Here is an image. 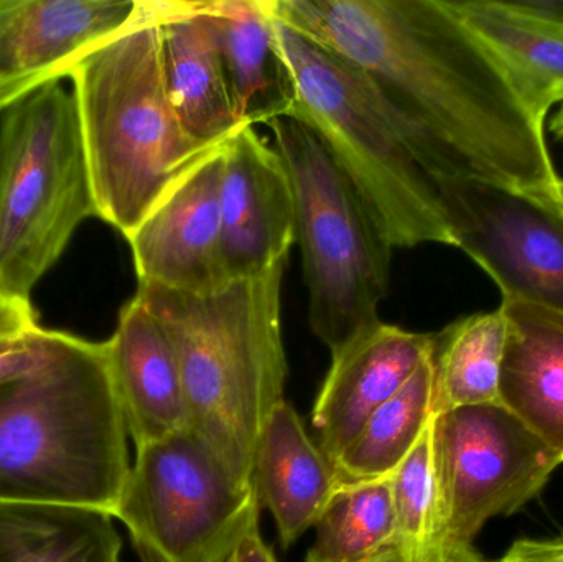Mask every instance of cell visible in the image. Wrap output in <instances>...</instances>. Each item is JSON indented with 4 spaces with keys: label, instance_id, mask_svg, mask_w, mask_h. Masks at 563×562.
Instances as JSON below:
<instances>
[{
    "label": "cell",
    "instance_id": "5b68a950",
    "mask_svg": "<svg viewBox=\"0 0 563 562\" xmlns=\"http://www.w3.org/2000/svg\"><path fill=\"white\" fill-rule=\"evenodd\" d=\"M303 122L347 175L393 247L453 246L432 177L442 164L422 132L353 63L274 19Z\"/></svg>",
    "mask_w": 563,
    "mask_h": 562
},
{
    "label": "cell",
    "instance_id": "4dcf8cb0",
    "mask_svg": "<svg viewBox=\"0 0 563 562\" xmlns=\"http://www.w3.org/2000/svg\"><path fill=\"white\" fill-rule=\"evenodd\" d=\"M551 129L555 137L563 142V104L562 108L555 112L554 118H552Z\"/></svg>",
    "mask_w": 563,
    "mask_h": 562
},
{
    "label": "cell",
    "instance_id": "8fae6325",
    "mask_svg": "<svg viewBox=\"0 0 563 562\" xmlns=\"http://www.w3.org/2000/svg\"><path fill=\"white\" fill-rule=\"evenodd\" d=\"M139 0H0V112L66 78Z\"/></svg>",
    "mask_w": 563,
    "mask_h": 562
},
{
    "label": "cell",
    "instance_id": "9c48e42d",
    "mask_svg": "<svg viewBox=\"0 0 563 562\" xmlns=\"http://www.w3.org/2000/svg\"><path fill=\"white\" fill-rule=\"evenodd\" d=\"M433 455L450 550L473 548L489 520L525 508L562 464L501 405L435 415Z\"/></svg>",
    "mask_w": 563,
    "mask_h": 562
},
{
    "label": "cell",
    "instance_id": "8992f818",
    "mask_svg": "<svg viewBox=\"0 0 563 562\" xmlns=\"http://www.w3.org/2000/svg\"><path fill=\"white\" fill-rule=\"evenodd\" d=\"M267 125L294 188L308 323L333 355L379 322L394 247L353 181L303 122L280 118Z\"/></svg>",
    "mask_w": 563,
    "mask_h": 562
},
{
    "label": "cell",
    "instance_id": "4fadbf2b",
    "mask_svg": "<svg viewBox=\"0 0 563 562\" xmlns=\"http://www.w3.org/2000/svg\"><path fill=\"white\" fill-rule=\"evenodd\" d=\"M223 151L185 178L128 238L139 284L198 296L228 284L221 264Z\"/></svg>",
    "mask_w": 563,
    "mask_h": 562
},
{
    "label": "cell",
    "instance_id": "52a82bcc",
    "mask_svg": "<svg viewBox=\"0 0 563 562\" xmlns=\"http://www.w3.org/2000/svg\"><path fill=\"white\" fill-rule=\"evenodd\" d=\"M95 198L71 92L45 86L0 122V290L30 299Z\"/></svg>",
    "mask_w": 563,
    "mask_h": 562
},
{
    "label": "cell",
    "instance_id": "ac0fdd59",
    "mask_svg": "<svg viewBox=\"0 0 563 562\" xmlns=\"http://www.w3.org/2000/svg\"><path fill=\"white\" fill-rule=\"evenodd\" d=\"M168 96L187 131L223 145L241 128L234 114L208 0H168L162 22Z\"/></svg>",
    "mask_w": 563,
    "mask_h": 562
},
{
    "label": "cell",
    "instance_id": "277c9868",
    "mask_svg": "<svg viewBox=\"0 0 563 562\" xmlns=\"http://www.w3.org/2000/svg\"><path fill=\"white\" fill-rule=\"evenodd\" d=\"M285 264L203 296L154 284H139L135 293L177 356L188 429L241 482H253L264 426L285 399Z\"/></svg>",
    "mask_w": 563,
    "mask_h": 562
},
{
    "label": "cell",
    "instance_id": "6da1fadb",
    "mask_svg": "<svg viewBox=\"0 0 563 562\" xmlns=\"http://www.w3.org/2000/svg\"><path fill=\"white\" fill-rule=\"evenodd\" d=\"M267 9L366 73L432 145L442 175L563 191L544 125L445 0H267Z\"/></svg>",
    "mask_w": 563,
    "mask_h": 562
},
{
    "label": "cell",
    "instance_id": "83f0119b",
    "mask_svg": "<svg viewBox=\"0 0 563 562\" xmlns=\"http://www.w3.org/2000/svg\"><path fill=\"white\" fill-rule=\"evenodd\" d=\"M227 562H279L273 548L267 547L266 541L256 530L236 548Z\"/></svg>",
    "mask_w": 563,
    "mask_h": 562
},
{
    "label": "cell",
    "instance_id": "ba28073f",
    "mask_svg": "<svg viewBox=\"0 0 563 562\" xmlns=\"http://www.w3.org/2000/svg\"><path fill=\"white\" fill-rule=\"evenodd\" d=\"M114 518L142 562H227L260 530L253 482H241L190 431L135 449Z\"/></svg>",
    "mask_w": 563,
    "mask_h": 562
},
{
    "label": "cell",
    "instance_id": "30bf717a",
    "mask_svg": "<svg viewBox=\"0 0 563 562\" xmlns=\"http://www.w3.org/2000/svg\"><path fill=\"white\" fill-rule=\"evenodd\" d=\"M453 246L501 289L563 316V191L521 190L482 178L432 177Z\"/></svg>",
    "mask_w": 563,
    "mask_h": 562
},
{
    "label": "cell",
    "instance_id": "2e32d148",
    "mask_svg": "<svg viewBox=\"0 0 563 562\" xmlns=\"http://www.w3.org/2000/svg\"><path fill=\"white\" fill-rule=\"evenodd\" d=\"M499 307L508 326L499 403L563 464V316L516 299Z\"/></svg>",
    "mask_w": 563,
    "mask_h": 562
},
{
    "label": "cell",
    "instance_id": "e0dca14e",
    "mask_svg": "<svg viewBox=\"0 0 563 562\" xmlns=\"http://www.w3.org/2000/svg\"><path fill=\"white\" fill-rule=\"evenodd\" d=\"M253 484L261 507L273 514L284 550L314 528L336 491L333 464L285 399L264 426L254 455Z\"/></svg>",
    "mask_w": 563,
    "mask_h": 562
},
{
    "label": "cell",
    "instance_id": "7402d4cb",
    "mask_svg": "<svg viewBox=\"0 0 563 562\" xmlns=\"http://www.w3.org/2000/svg\"><path fill=\"white\" fill-rule=\"evenodd\" d=\"M505 312H478L433 333V415L501 405L499 378L506 349Z\"/></svg>",
    "mask_w": 563,
    "mask_h": 562
},
{
    "label": "cell",
    "instance_id": "f1b7e54d",
    "mask_svg": "<svg viewBox=\"0 0 563 562\" xmlns=\"http://www.w3.org/2000/svg\"><path fill=\"white\" fill-rule=\"evenodd\" d=\"M305 562H318L313 558H305ZM364 562H402L396 550L384 551L379 557L371 558ZM445 562H486L476 553L475 548H452Z\"/></svg>",
    "mask_w": 563,
    "mask_h": 562
},
{
    "label": "cell",
    "instance_id": "484cf974",
    "mask_svg": "<svg viewBox=\"0 0 563 562\" xmlns=\"http://www.w3.org/2000/svg\"><path fill=\"white\" fill-rule=\"evenodd\" d=\"M45 329L30 299L0 290V383L29 368L42 350Z\"/></svg>",
    "mask_w": 563,
    "mask_h": 562
},
{
    "label": "cell",
    "instance_id": "d6986e66",
    "mask_svg": "<svg viewBox=\"0 0 563 562\" xmlns=\"http://www.w3.org/2000/svg\"><path fill=\"white\" fill-rule=\"evenodd\" d=\"M508 76L532 118L544 125L563 104V22L506 0H445Z\"/></svg>",
    "mask_w": 563,
    "mask_h": 562
},
{
    "label": "cell",
    "instance_id": "f546056e",
    "mask_svg": "<svg viewBox=\"0 0 563 562\" xmlns=\"http://www.w3.org/2000/svg\"><path fill=\"white\" fill-rule=\"evenodd\" d=\"M518 3L522 9L536 13V15L562 20L563 22V0H521Z\"/></svg>",
    "mask_w": 563,
    "mask_h": 562
},
{
    "label": "cell",
    "instance_id": "44dd1931",
    "mask_svg": "<svg viewBox=\"0 0 563 562\" xmlns=\"http://www.w3.org/2000/svg\"><path fill=\"white\" fill-rule=\"evenodd\" d=\"M112 520L92 508L0 502V562H121Z\"/></svg>",
    "mask_w": 563,
    "mask_h": 562
},
{
    "label": "cell",
    "instance_id": "d4e9b609",
    "mask_svg": "<svg viewBox=\"0 0 563 562\" xmlns=\"http://www.w3.org/2000/svg\"><path fill=\"white\" fill-rule=\"evenodd\" d=\"M433 418L393 474L396 551L402 562H445L452 551L437 481Z\"/></svg>",
    "mask_w": 563,
    "mask_h": 562
},
{
    "label": "cell",
    "instance_id": "7a4b0ae2",
    "mask_svg": "<svg viewBox=\"0 0 563 562\" xmlns=\"http://www.w3.org/2000/svg\"><path fill=\"white\" fill-rule=\"evenodd\" d=\"M128 438L108 343L45 329L35 362L0 383V502L114 518Z\"/></svg>",
    "mask_w": 563,
    "mask_h": 562
},
{
    "label": "cell",
    "instance_id": "ffe728a7",
    "mask_svg": "<svg viewBox=\"0 0 563 562\" xmlns=\"http://www.w3.org/2000/svg\"><path fill=\"white\" fill-rule=\"evenodd\" d=\"M241 125L288 118L295 85L274 33L267 0H208Z\"/></svg>",
    "mask_w": 563,
    "mask_h": 562
},
{
    "label": "cell",
    "instance_id": "9a60e30c",
    "mask_svg": "<svg viewBox=\"0 0 563 562\" xmlns=\"http://www.w3.org/2000/svg\"><path fill=\"white\" fill-rule=\"evenodd\" d=\"M108 343L109 363L129 438L135 449L188 429L177 356L147 307L132 297Z\"/></svg>",
    "mask_w": 563,
    "mask_h": 562
},
{
    "label": "cell",
    "instance_id": "7c38bea8",
    "mask_svg": "<svg viewBox=\"0 0 563 562\" xmlns=\"http://www.w3.org/2000/svg\"><path fill=\"white\" fill-rule=\"evenodd\" d=\"M223 152L221 264L231 283L288 260L297 231L294 188L276 145L241 125Z\"/></svg>",
    "mask_w": 563,
    "mask_h": 562
},
{
    "label": "cell",
    "instance_id": "5bb4252c",
    "mask_svg": "<svg viewBox=\"0 0 563 562\" xmlns=\"http://www.w3.org/2000/svg\"><path fill=\"white\" fill-rule=\"evenodd\" d=\"M432 349L433 333H413L379 320L331 355L311 412L318 448L331 464L340 461L367 419L407 385Z\"/></svg>",
    "mask_w": 563,
    "mask_h": 562
},
{
    "label": "cell",
    "instance_id": "4316f807",
    "mask_svg": "<svg viewBox=\"0 0 563 562\" xmlns=\"http://www.w3.org/2000/svg\"><path fill=\"white\" fill-rule=\"evenodd\" d=\"M499 562H563V535L552 540H518Z\"/></svg>",
    "mask_w": 563,
    "mask_h": 562
},
{
    "label": "cell",
    "instance_id": "603a6c76",
    "mask_svg": "<svg viewBox=\"0 0 563 562\" xmlns=\"http://www.w3.org/2000/svg\"><path fill=\"white\" fill-rule=\"evenodd\" d=\"M432 360L384 403L361 429L353 444L333 465L338 485L387 477L416 448L433 418Z\"/></svg>",
    "mask_w": 563,
    "mask_h": 562
},
{
    "label": "cell",
    "instance_id": "cb8c5ba5",
    "mask_svg": "<svg viewBox=\"0 0 563 562\" xmlns=\"http://www.w3.org/2000/svg\"><path fill=\"white\" fill-rule=\"evenodd\" d=\"M314 530L308 557L318 562H364L396 550L393 475L338 485Z\"/></svg>",
    "mask_w": 563,
    "mask_h": 562
},
{
    "label": "cell",
    "instance_id": "3957f363",
    "mask_svg": "<svg viewBox=\"0 0 563 562\" xmlns=\"http://www.w3.org/2000/svg\"><path fill=\"white\" fill-rule=\"evenodd\" d=\"M167 7L168 0H139L132 19L66 76L96 217L125 240L224 147L191 135L172 106L162 38Z\"/></svg>",
    "mask_w": 563,
    "mask_h": 562
}]
</instances>
